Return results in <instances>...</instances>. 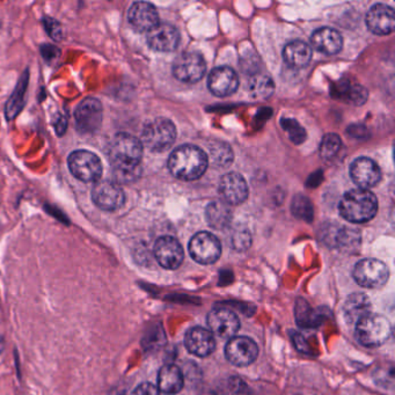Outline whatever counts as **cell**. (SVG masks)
<instances>
[{
  "instance_id": "12",
  "label": "cell",
  "mask_w": 395,
  "mask_h": 395,
  "mask_svg": "<svg viewBox=\"0 0 395 395\" xmlns=\"http://www.w3.org/2000/svg\"><path fill=\"white\" fill-rule=\"evenodd\" d=\"M258 355V344L246 336H234L225 346V356L236 367H248L254 363Z\"/></svg>"
},
{
  "instance_id": "22",
  "label": "cell",
  "mask_w": 395,
  "mask_h": 395,
  "mask_svg": "<svg viewBox=\"0 0 395 395\" xmlns=\"http://www.w3.org/2000/svg\"><path fill=\"white\" fill-rule=\"evenodd\" d=\"M312 46L325 55H335L342 49L343 39L337 30L328 27L317 29L310 36Z\"/></svg>"
},
{
  "instance_id": "14",
  "label": "cell",
  "mask_w": 395,
  "mask_h": 395,
  "mask_svg": "<svg viewBox=\"0 0 395 395\" xmlns=\"http://www.w3.org/2000/svg\"><path fill=\"white\" fill-rule=\"evenodd\" d=\"M155 256L163 268L175 270L182 265L184 249L180 243L173 236H161L155 243Z\"/></svg>"
},
{
  "instance_id": "8",
  "label": "cell",
  "mask_w": 395,
  "mask_h": 395,
  "mask_svg": "<svg viewBox=\"0 0 395 395\" xmlns=\"http://www.w3.org/2000/svg\"><path fill=\"white\" fill-rule=\"evenodd\" d=\"M207 63L201 53L188 51L181 53L173 63V74L177 80L195 84L204 77Z\"/></svg>"
},
{
  "instance_id": "1",
  "label": "cell",
  "mask_w": 395,
  "mask_h": 395,
  "mask_svg": "<svg viewBox=\"0 0 395 395\" xmlns=\"http://www.w3.org/2000/svg\"><path fill=\"white\" fill-rule=\"evenodd\" d=\"M141 158L143 144L132 134L121 132L110 141L108 160L120 182H131L139 177Z\"/></svg>"
},
{
  "instance_id": "9",
  "label": "cell",
  "mask_w": 395,
  "mask_h": 395,
  "mask_svg": "<svg viewBox=\"0 0 395 395\" xmlns=\"http://www.w3.org/2000/svg\"><path fill=\"white\" fill-rule=\"evenodd\" d=\"M189 253L198 263L212 265L220 258L222 245L212 233L198 232L191 238Z\"/></svg>"
},
{
  "instance_id": "4",
  "label": "cell",
  "mask_w": 395,
  "mask_h": 395,
  "mask_svg": "<svg viewBox=\"0 0 395 395\" xmlns=\"http://www.w3.org/2000/svg\"><path fill=\"white\" fill-rule=\"evenodd\" d=\"M355 335L367 348H378L387 342L392 335L391 322L380 314H367L356 324Z\"/></svg>"
},
{
  "instance_id": "5",
  "label": "cell",
  "mask_w": 395,
  "mask_h": 395,
  "mask_svg": "<svg viewBox=\"0 0 395 395\" xmlns=\"http://www.w3.org/2000/svg\"><path fill=\"white\" fill-rule=\"evenodd\" d=\"M177 128L167 119H157L145 125L141 132V144L152 152H164L173 145Z\"/></svg>"
},
{
  "instance_id": "19",
  "label": "cell",
  "mask_w": 395,
  "mask_h": 395,
  "mask_svg": "<svg viewBox=\"0 0 395 395\" xmlns=\"http://www.w3.org/2000/svg\"><path fill=\"white\" fill-rule=\"evenodd\" d=\"M184 344L189 353L195 356L208 357L216 349L215 336L208 329L194 327L188 331L184 337Z\"/></svg>"
},
{
  "instance_id": "25",
  "label": "cell",
  "mask_w": 395,
  "mask_h": 395,
  "mask_svg": "<svg viewBox=\"0 0 395 395\" xmlns=\"http://www.w3.org/2000/svg\"><path fill=\"white\" fill-rule=\"evenodd\" d=\"M184 374L177 365L170 364L161 367L158 377V389L165 394H177L184 388Z\"/></svg>"
},
{
  "instance_id": "23",
  "label": "cell",
  "mask_w": 395,
  "mask_h": 395,
  "mask_svg": "<svg viewBox=\"0 0 395 395\" xmlns=\"http://www.w3.org/2000/svg\"><path fill=\"white\" fill-rule=\"evenodd\" d=\"M371 312L370 298L365 293H353L346 298L343 314L346 322L357 324Z\"/></svg>"
},
{
  "instance_id": "26",
  "label": "cell",
  "mask_w": 395,
  "mask_h": 395,
  "mask_svg": "<svg viewBox=\"0 0 395 395\" xmlns=\"http://www.w3.org/2000/svg\"><path fill=\"white\" fill-rule=\"evenodd\" d=\"M275 89L272 78L267 74H252L248 79L247 92L253 100H267Z\"/></svg>"
},
{
  "instance_id": "27",
  "label": "cell",
  "mask_w": 395,
  "mask_h": 395,
  "mask_svg": "<svg viewBox=\"0 0 395 395\" xmlns=\"http://www.w3.org/2000/svg\"><path fill=\"white\" fill-rule=\"evenodd\" d=\"M205 217L209 225L216 229H224L229 226L232 219V213L229 207L222 202H211L207 207Z\"/></svg>"
},
{
  "instance_id": "29",
  "label": "cell",
  "mask_w": 395,
  "mask_h": 395,
  "mask_svg": "<svg viewBox=\"0 0 395 395\" xmlns=\"http://www.w3.org/2000/svg\"><path fill=\"white\" fill-rule=\"evenodd\" d=\"M336 93L340 99H342L346 103H353L355 106L363 105L369 96V93L363 86L356 82H351L350 80L339 82Z\"/></svg>"
},
{
  "instance_id": "10",
  "label": "cell",
  "mask_w": 395,
  "mask_h": 395,
  "mask_svg": "<svg viewBox=\"0 0 395 395\" xmlns=\"http://www.w3.org/2000/svg\"><path fill=\"white\" fill-rule=\"evenodd\" d=\"M103 116V105L99 100L86 98L78 105L74 112L76 127L82 134H93L101 127Z\"/></svg>"
},
{
  "instance_id": "16",
  "label": "cell",
  "mask_w": 395,
  "mask_h": 395,
  "mask_svg": "<svg viewBox=\"0 0 395 395\" xmlns=\"http://www.w3.org/2000/svg\"><path fill=\"white\" fill-rule=\"evenodd\" d=\"M128 19L130 25L137 32L146 33V34L159 25V15L157 8L145 1H137L131 5Z\"/></svg>"
},
{
  "instance_id": "3",
  "label": "cell",
  "mask_w": 395,
  "mask_h": 395,
  "mask_svg": "<svg viewBox=\"0 0 395 395\" xmlns=\"http://www.w3.org/2000/svg\"><path fill=\"white\" fill-rule=\"evenodd\" d=\"M340 215L350 222H367L377 215L378 201L367 189H353L343 195L339 204Z\"/></svg>"
},
{
  "instance_id": "11",
  "label": "cell",
  "mask_w": 395,
  "mask_h": 395,
  "mask_svg": "<svg viewBox=\"0 0 395 395\" xmlns=\"http://www.w3.org/2000/svg\"><path fill=\"white\" fill-rule=\"evenodd\" d=\"M94 204L105 211H116L125 202V195L122 188L115 181L100 180L94 184L92 191Z\"/></svg>"
},
{
  "instance_id": "21",
  "label": "cell",
  "mask_w": 395,
  "mask_h": 395,
  "mask_svg": "<svg viewBox=\"0 0 395 395\" xmlns=\"http://www.w3.org/2000/svg\"><path fill=\"white\" fill-rule=\"evenodd\" d=\"M219 191L229 204H241L248 198L247 182L240 174H225L219 182Z\"/></svg>"
},
{
  "instance_id": "18",
  "label": "cell",
  "mask_w": 395,
  "mask_h": 395,
  "mask_svg": "<svg viewBox=\"0 0 395 395\" xmlns=\"http://www.w3.org/2000/svg\"><path fill=\"white\" fill-rule=\"evenodd\" d=\"M350 175L353 182L360 186V189L374 187L380 181V168L370 158H358L351 164Z\"/></svg>"
},
{
  "instance_id": "28",
  "label": "cell",
  "mask_w": 395,
  "mask_h": 395,
  "mask_svg": "<svg viewBox=\"0 0 395 395\" xmlns=\"http://www.w3.org/2000/svg\"><path fill=\"white\" fill-rule=\"evenodd\" d=\"M295 317H296L297 325L299 326L300 328H315L322 322V318L318 312L312 308L310 304L303 298L297 299Z\"/></svg>"
},
{
  "instance_id": "39",
  "label": "cell",
  "mask_w": 395,
  "mask_h": 395,
  "mask_svg": "<svg viewBox=\"0 0 395 395\" xmlns=\"http://www.w3.org/2000/svg\"><path fill=\"white\" fill-rule=\"evenodd\" d=\"M5 349V341L4 339H3V336H1V334H0V355H1V353H3V351H4Z\"/></svg>"
},
{
  "instance_id": "13",
  "label": "cell",
  "mask_w": 395,
  "mask_h": 395,
  "mask_svg": "<svg viewBox=\"0 0 395 395\" xmlns=\"http://www.w3.org/2000/svg\"><path fill=\"white\" fill-rule=\"evenodd\" d=\"M208 326L212 335L232 339L240 328L239 318L229 308H215L208 314Z\"/></svg>"
},
{
  "instance_id": "37",
  "label": "cell",
  "mask_w": 395,
  "mask_h": 395,
  "mask_svg": "<svg viewBox=\"0 0 395 395\" xmlns=\"http://www.w3.org/2000/svg\"><path fill=\"white\" fill-rule=\"evenodd\" d=\"M131 395H159V389L151 383H143L134 388Z\"/></svg>"
},
{
  "instance_id": "33",
  "label": "cell",
  "mask_w": 395,
  "mask_h": 395,
  "mask_svg": "<svg viewBox=\"0 0 395 395\" xmlns=\"http://www.w3.org/2000/svg\"><path fill=\"white\" fill-rule=\"evenodd\" d=\"M291 210L297 218L303 219L305 222H310L313 219V207L306 196L297 195L292 200Z\"/></svg>"
},
{
  "instance_id": "6",
  "label": "cell",
  "mask_w": 395,
  "mask_h": 395,
  "mask_svg": "<svg viewBox=\"0 0 395 395\" xmlns=\"http://www.w3.org/2000/svg\"><path fill=\"white\" fill-rule=\"evenodd\" d=\"M67 164L72 175L82 182H96L103 175V163L93 152L86 150L72 152Z\"/></svg>"
},
{
  "instance_id": "36",
  "label": "cell",
  "mask_w": 395,
  "mask_h": 395,
  "mask_svg": "<svg viewBox=\"0 0 395 395\" xmlns=\"http://www.w3.org/2000/svg\"><path fill=\"white\" fill-rule=\"evenodd\" d=\"M282 125L288 132H289L291 141L295 143H300L304 141L305 138V131L303 128L300 127L299 124L297 123L295 120H283Z\"/></svg>"
},
{
  "instance_id": "7",
  "label": "cell",
  "mask_w": 395,
  "mask_h": 395,
  "mask_svg": "<svg viewBox=\"0 0 395 395\" xmlns=\"http://www.w3.org/2000/svg\"><path fill=\"white\" fill-rule=\"evenodd\" d=\"M353 275L360 286L377 289L387 283L389 270L384 262L376 258H364L355 265Z\"/></svg>"
},
{
  "instance_id": "15",
  "label": "cell",
  "mask_w": 395,
  "mask_h": 395,
  "mask_svg": "<svg viewBox=\"0 0 395 395\" xmlns=\"http://www.w3.org/2000/svg\"><path fill=\"white\" fill-rule=\"evenodd\" d=\"M239 86L236 71L229 67H216L209 74L208 87L213 96L219 98L232 96Z\"/></svg>"
},
{
  "instance_id": "32",
  "label": "cell",
  "mask_w": 395,
  "mask_h": 395,
  "mask_svg": "<svg viewBox=\"0 0 395 395\" xmlns=\"http://www.w3.org/2000/svg\"><path fill=\"white\" fill-rule=\"evenodd\" d=\"M26 89H27V76H24V79L21 82H19L18 87L6 105V116L8 120H13L18 115L19 112L22 109Z\"/></svg>"
},
{
  "instance_id": "34",
  "label": "cell",
  "mask_w": 395,
  "mask_h": 395,
  "mask_svg": "<svg viewBox=\"0 0 395 395\" xmlns=\"http://www.w3.org/2000/svg\"><path fill=\"white\" fill-rule=\"evenodd\" d=\"M342 146L341 138L336 134H326L320 144V155L324 159H332Z\"/></svg>"
},
{
  "instance_id": "24",
  "label": "cell",
  "mask_w": 395,
  "mask_h": 395,
  "mask_svg": "<svg viewBox=\"0 0 395 395\" xmlns=\"http://www.w3.org/2000/svg\"><path fill=\"white\" fill-rule=\"evenodd\" d=\"M283 58L289 67L303 69L306 67L312 60V49L303 41H292L284 46Z\"/></svg>"
},
{
  "instance_id": "17",
  "label": "cell",
  "mask_w": 395,
  "mask_h": 395,
  "mask_svg": "<svg viewBox=\"0 0 395 395\" xmlns=\"http://www.w3.org/2000/svg\"><path fill=\"white\" fill-rule=\"evenodd\" d=\"M180 43V33L174 26L159 24L148 33V44L152 50L160 53H170L177 49Z\"/></svg>"
},
{
  "instance_id": "2",
  "label": "cell",
  "mask_w": 395,
  "mask_h": 395,
  "mask_svg": "<svg viewBox=\"0 0 395 395\" xmlns=\"http://www.w3.org/2000/svg\"><path fill=\"white\" fill-rule=\"evenodd\" d=\"M208 166V155L195 145H182L175 148L168 159L170 172L179 180H198Z\"/></svg>"
},
{
  "instance_id": "20",
  "label": "cell",
  "mask_w": 395,
  "mask_h": 395,
  "mask_svg": "<svg viewBox=\"0 0 395 395\" xmlns=\"http://www.w3.org/2000/svg\"><path fill=\"white\" fill-rule=\"evenodd\" d=\"M395 15L388 5L377 4L367 15V26L376 35H388L394 30Z\"/></svg>"
},
{
  "instance_id": "35",
  "label": "cell",
  "mask_w": 395,
  "mask_h": 395,
  "mask_svg": "<svg viewBox=\"0 0 395 395\" xmlns=\"http://www.w3.org/2000/svg\"><path fill=\"white\" fill-rule=\"evenodd\" d=\"M252 236L247 229H236L231 236V245L236 251H246L251 247Z\"/></svg>"
},
{
  "instance_id": "31",
  "label": "cell",
  "mask_w": 395,
  "mask_h": 395,
  "mask_svg": "<svg viewBox=\"0 0 395 395\" xmlns=\"http://www.w3.org/2000/svg\"><path fill=\"white\" fill-rule=\"evenodd\" d=\"M209 157L212 164H215L217 166L225 167L232 163L233 152L229 145L222 141H216L209 148Z\"/></svg>"
},
{
  "instance_id": "38",
  "label": "cell",
  "mask_w": 395,
  "mask_h": 395,
  "mask_svg": "<svg viewBox=\"0 0 395 395\" xmlns=\"http://www.w3.org/2000/svg\"><path fill=\"white\" fill-rule=\"evenodd\" d=\"M292 342L300 353H310V346L303 335H300L298 333H293Z\"/></svg>"
},
{
  "instance_id": "30",
  "label": "cell",
  "mask_w": 395,
  "mask_h": 395,
  "mask_svg": "<svg viewBox=\"0 0 395 395\" xmlns=\"http://www.w3.org/2000/svg\"><path fill=\"white\" fill-rule=\"evenodd\" d=\"M325 243L332 247H346L356 244V231L348 229L346 227H329L328 231L325 232Z\"/></svg>"
}]
</instances>
